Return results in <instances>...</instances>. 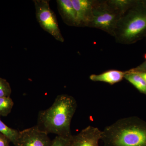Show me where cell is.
Here are the masks:
<instances>
[{
  "label": "cell",
  "mask_w": 146,
  "mask_h": 146,
  "mask_svg": "<svg viewBox=\"0 0 146 146\" xmlns=\"http://www.w3.org/2000/svg\"><path fill=\"white\" fill-rule=\"evenodd\" d=\"M77 106L74 97L67 94L58 95L50 107L39 111L36 126L48 134L70 137L71 121Z\"/></svg>",
  "instance_id": "6da1fadb"
},
{
  "label": "cell",
  "mask_w": 146,
  "mask_h": 146,
  "mask_svg": "<svg viewBox=\"0 0 146 146\" xmlns=\"http://www.w3.org/2000/svg\"><path fill=\"white\" fill-rule=\"evenodd\" d=\"M104 146H146V121L136 116L117 120L102 131Z\"/></svg>",
  "instance_id": "7a4b0ae2"
},
{
  "label": "cell",
  "mask_w": 146,
  "mask_h": 146,
  "mask_svg": "<svg viewBox=\"0 0 146 146\" xmlns=\"http://www.w3.org/2000/svg\"><path fill=\"white\" fill-rule=\"evenodd\" d=\"M146 35V2L136 1L120 18L114 37L122 44H131Z\"/></svg>",
  "instance_id": "3957f363"
},
{
  "label": "cell",
  "mask_w": 146,
  "mask_h": 146,
  "mask_svg": "<svg viewBox=\"0 0 146 146\" xmlns=\"http://www.w3.org/2000/svg\"><path fill=\"white\" fill-rule=\"evenodd\" d=\"M93 20L89 27L101 30L114 36L121 14L112 8L107 0H94Z\"/></svg>",
  "instance_id": "277c9868"
},
{
  "label": "cell",
  "mask_w": 146,
  "mask_h": 146,
  "mask_svg": "<svg viewBox=\"0 0 146 146\" xmlns=\"http://www.w3.org/2000/svg\"><path fill=\"white\" fill-rule=\"evenodd\" d=\"M35 15L39 25L45 31L60 42L65 41L56 18V15L50 7L48 0H33Z\"/></svg>",
  "instance_id": "5b68a950"
},
{
  "label": "cell",
  "mask_w": 146,
  "mask_h": 146,
  "mask_svg": "<svg viewBox=\"0 0 146 146\" xmlns=\"http://www.w3.org/2000/svg\"><path fill=\"white\" fill-rule=\"evenodd\" d=\"M52 141L48 134L37 126L19 131L18 139L14 146H51Z\"/></svg>",
  "instance_id": "8992f818"
},
{
  "label": "cell",
  "mask_w": 146,
  "mask_h": 146,
  "mask_svg": "<svg viewBox=\"0 0 146 146\" xmlns=\"http://www.w3.org/2000/svg\"><path fill=\"white\" fill-rule=\"evenodd\" d=\"M94 0H72L76 15V27H89L93 20Z\"/></svg>",
  "instance_id": "52a82bcc"
},
{
  "label": "cell",
  "mask_w": 146,
  "mask_h": 146,
  "mask_svg": "<svg viewBox=\"0 0 146 146\" xmlns=\"http://www.w3.org/2000/svg\"><path fill=\"white\" fill-rule=\"evenodd\" d=\"M101 138L102 131L89 125L76 135H73L72 146H100Z\"/></svg>",
  "instance_id": "ba28073f"
},
{
  "label": "cell",
  "mask_w": 146,
  "mask_h": 146,
  "mask_svg": "<svg viewBox=\"0 0 146 146\" xmlns=\"http://www.w3.org/2000/svg\"><path fill=\"white\" fill-rule=\"evenodd\" d=\"M58 13L67 25L76 27V15L72 0H57Z\"/></svg>",
  "instance_id": "9c48e42d"
},
{
  "label": "cell",
  "mask_w": 146,
  "mask_h": 146,
  "mask_svg": "<svg viewBox=\"0 0 146 146\" xmlns=\"http://www.w3.org/2000/svg\"><path fill=\"white\" fill-rule=\"evenodd\" d=\"M125 72L118 70H111L100 74H92L89 78L94 82H102L111 85L120 82L124 78Z\"/></svg>",
  "instance_id": "30bf717a"
},
{
  "label": "cell",
  "mask_w": 146,
  "mask_h": 146,
  "mask_svg": "<svg viewBox=\"0 0 146 146\" xmlns=\"http://www.w3.org/2000/svg\"><path fill=\"white\" fill-rule=\"evenodd\" d=\"M124 78L135 87L140 93L146 95V83L137 74L125 72Z\"/></svg>",
  "instance_id": "8fae6325"
},
{
  "label": "cell",
  "mask_w": 146,
  "mask_h": 146,
  "mask_svg": "<svg viewBox=\"0 0 146 146\" xmlns=\"http://www.w3.org/2000/svg\"><path fill=\"white\" fill-rule=\"evenodd\" d=\"M136 1L132 0H107L112 8L123 16L134 4Z\"/></svg>",
  "instance_id": "7c38bea8"
},
{
  "label": "cell",
  "mask_w": 146,
  "mask_h": 146,
  "mask_svg": "<svg viewBox=\"0 0 146 146\" xmlns=\"http://www.w3.org/2000/svg\"><path fill=\"white\" fill-rule=\"evenodd\" d=\"M0 132L5 135L14 145L18 139L19 131L9 127L0 119Z\"/></svg>",
  "instance_id": "4fadbf2b"
},
{
  "label": "cell",
  "mask_w": 146,
  "mask_h": 146,
  "mask_svg": "<svg viewBox=\"0 0 146 146\" xmlns=\"http://www.w3.org/2000/svg\"><path fill=\"white\" fill-rule=\"evenodd\" d=\"M14 102L8 97H0V117H6L10 114L13 108Z\"/></svg>",
  "instance_id": "5bb4252c"
},
{
  "label": "cell",
  "mask_w": 146,
  "mask_h": 146,
  "mask_svg": "<svg viewBox=\"0 0 146 146\" xmlns=\"http://www.w3.org/2000/svg\"><path fill=\"white\" fill-rule=\"evenodd\" d=\"M72 136L70 137L56 136L52 141L51 146H72Z\"/></svg>",
  "instance_id": "9a60e30c"
},
{
  "label": "cell",
  "mask_w": 146,
  "mask_h": 146,
  "mask_svg": "<svg viewBox=\"0 0 146 146\" xmlns=\"http://www.w3.org/2000/svg\"><path fill=\"white\" fill-rule=\"evenodd\" d=\"M11 89L6 80L0 78V97H10Z\"/></svg>",
  "instance_id": "2e32d148"
},
{
  "label": "cell",
  "mask_w": 146,
  "mask_h": 146,
  "mask_svg": "<svg viewBox=\"0 0 146 146\" xmlns=\"http://www.w3.org/2000/svg\"><path fill=\"white\" fill-rule=\"evenodd\" d=\"M127 72H146V60L136 68H132L126 71Z\"/></svg>",
  "instance_id": "e0dca14e"
},
{
  "label": "cell",
  "mask_w": 146,
  "mask_h": 146,
  "mask_svg": "<svg viewBox=\"0 0 146 146\" xmlns=\"http://www.w3.org/2000/svg\"><path fill=\"white\" fill-rule=\"evenodd\" d=\"M10 142L11 141L5 135L0 132V146H10Z\"/></svg>",
  "instance_id": "ac0fdd59"
},
{
  "label": "cell",
  "mask_w": 146,
  "mask_h": 146,
  "mask_svg": "<svg viewBox=\"0 0 146 146\" xmlns=\"http://www.w3.org/2000/svg\"><path fill=\"white\" fill-rule=\"evenodd\" d=\"M133 73H136L138 75L140 76L144 80L146 83V72H136Z\"/></svg>",
  "instance_id": "d6986e66"
}]
</instances>
